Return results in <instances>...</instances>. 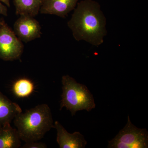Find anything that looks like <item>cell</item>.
Segmentation results:
<instances>
[{
  "mask_svg": "<svg viewBox=\"0 0 148 148\" xmlns=\"http://www.w3.org/2000/svg\"><path fill=\"white\" fill-rule=\"evenodd\" d=\"M13 121L21 140L25 143L38 142L53 127L51 111L46 104L20 113Z\"/></svg>",
  "mask_w": 148,
  "mask_h": 148,
  "instance_id": "cell-2",
  "label": "cell"
},
{
  "mask_svg": "<svg viewBox=\"0 0 148 148\" xmlns=\"http://www.w3.org/2000/svg\"><path fill=\"white\" fill-rule=\"evenodd\" d=\"M5 22L1 18H0V27L4 24Z\"/></svg>",
  "mask_w": 148,
  "mask_h": 148,
  "instance_id": "cell-16",
  "label": "cell"
},
{
  "mask_svg": "<svg viewBox=\"0 0 148 148\" xmlns=\"http://www.w3.org/2000/svg\"><path fill=\"white\" fill-rule=\"evenodd\" d=\"M79 0H42L40 12L65 18L75 8Z\"/></svg>",
  "mask_w": 148,
  "mask_h": 148,
  "instance_id": "cell-8",
  "label": "cell"
},
{
  "mask_svg": "<svg viewBox=\"0 0 148 148\" xmlns=\"http://www.w3.org/2000/svg\"><path fill=\"white\" fill-rule=\"evenodd\" d=\"M0 14L8 16V8L6 6L4 5L0 1Z\"/></svg>",
  "mask_w": 148,
  "mask_h": 148,
  "instance_id": "cell-14",
  "label": "cell"
},
{
  "mask_svg": "<svg viewBox=\"0 0 148 148\" xmlns=\"http://www.w3.org/2000/svg\"><path fill=\"white\" fill-rule=\"evenodd\" d=\"M47 146L45 143H38L36 142H31L26 143L24 145L22 146V148H47Z\"/></svg>",
  "mask_w": 148,
  "mask_h": 148,
  "instance_id": "cell-13",
  "label": "cell"
},
{
  "mask_svg": "<svg viewBox=\"0 0 148 148\" xmlns=\"http://www.w3.org/2000/svg\"><path fill=\"white\" fill-rule=\"evenodd\" d=\"M0 1H1L2 3H3L4 4H5L7 7H10V0H0Z\"/></svg>",
  "mask_w": 148,
  "mask_h": 148,
  "instance_id": "cell-15",
  "label": "cell"
},
{
  "mask_svg": "<svg viewBox=\"0 0 148 148\" xmlns=\"http://www.w3.org/2000/svg\"><path fill=\"white\" fill-rule=\"evenodd\" d=\"M34 17L21 15L14 24V32L20 40L28 42L40 37V25Z\"/></svg>",
  "mask_w": 148,
  "mask_h": 148,
  "instance_id": "cell-6",
  "label": "cell"
},
{
  "mask_svg": "<svg viewBox=\"0 0 148 148\" xmlns=\"http://www.w3.org/2000/svg\"><path fill=\"white\" fill-rule=\"evenodd\" d=\"M34 84L32 81L28 79L21 78L13 84L12 91L18 98H27L34 92Z\"/></svg>",
  "mask_w": 148,
  "mask_h": 148,
  "instance_id": "cell-12",
  "label": "cell"
},
{
  "mask_svg": "<svg viewBox=\"0 0 148 148\" xmlns=\"http://www.w3.org/2000/svg\"><path fill=\"white\" fill-rule=\"evenodd\" d=\"M53 127L57 131L56 141L60 148H84L87 145V141L80 132L69 133L58 121L54 122Z\"/></svg>",
  "mask_w": 148,
  "mask_h": 148,
  "instance_id": "cell-7",
  "label": "cell"
},
{
  "mask_svg": "<svg viewBox=\"0 0 148 148\" xmlns=\"http://www.w3.org/2000/svg\"><path fill=\"white\" fill-rule=\"evenodd\" d=\"M62 84L60 110L66 108L74 116L78 111L90 112L95 108L93 95L86 86L77 82L69 75L62 77Z\"/></svg>",
  "mask_w": 148,
  "mask_h": 148,
  "instance_id": "cell-3",
  "label": "cell"
},
{
  "mask_svg": "<svg viewBox=\"0 0 148 148\" xmlns=\"http://www.w3.org/2000/svg\"><path fill=\"white\" fill-rule=\"evenodd\" d=\"M42 0H14L16 15L34 17L40 12Z\"/></svg>",
  "mask_w": 148,
  "mask_h": 148,
  "instance_id": "cell-11",
  "label": "cell"
},
{
  "mask_svg": "<svg viewBox=\"0 0 148 148\" xmlns=\"http://www.w3.org/2000/svg\"><path fill=\"white\" fill-rule=\"evenodd\" d=\"M109 148H147L148 132L132 124L129 116L126 125L112 140L109 141Z\"/></svg>",
  "mask_w": 148,
  "mask_h": 148,
  "instance_id": "cell-4",
  "label": "cell"
},
{
  "mask_svg": "<svg viewBox=\"0 0 148 148\" xmlns=\"http://www.w3.org/2000/svg\"><path fill=\"white\" fill-rule=\"evenodd\" d=\"M68 26L77 41L84 40L95 46L101 45L107 34L106 19L101 6L93 0L77 3Z\"/></svg>",
  "mask_w": 148,
  "mask_h": 148,
  "instance_id": "cell-1",
  "label": "cell"
},
{
  "mask_svg": "<svg viewBox=\"0 0 148 148\" xmlns=\"http://www.w3.org/2000/svg\"><path fill=\"white\" fill-rule=\"evenodd\" d=\"M2 126V125H1L0 124V129H1V127Z\"/></svg>",
  "mask_w": 148,
  "mask_h": 148,
  "instance_id": "cell-17",
  "label": "cell"
},
{
  "mask_svg": "<svg viewBox=\"0 0 148 148\" xmlns=\"http://www.w3.org/2000/svg\"><path fill=\"white\" fill-rule=\"evenodd\" d=\"M23 49L21 41L5 23L0 27V59L6 61L17 60Z\"/></svg>",
  "mask_w": 148,
  "mask_h": 148,
  "instance_id": "cell-5",
  "label": "cell"
},
{
  "mask_svg": "<svg viewBox=\"0 0 148 148\" xmlns=\"http://www.w3.org/2000/svg\"><path fill=\"white\" fill-rule=\"evenodd\" d=\"M21 139L17 130L10 123L3 125L0 129V148H18L21 147Z\"/></svg>",
  "mask_w": 148,
  "mask_h": 148,
  "instance_id": "cell-10",
  "label": "cell"
},
{
  "mask_svg": "<svg viewBox=\"0 0 148 148\" xmlns=\"http://www.w3.org/2000/svg\"><path fill=\"white\" fill-rule=\"evenodd\" d=\"M21 107L0 92V124L10 123L15 117L22 112Z\"/></svg>",
  "mask_w": 148,
  "mask_h": 148,
  "instance_id": "cell-9",
  "label": "cell"
}]
</instances>
